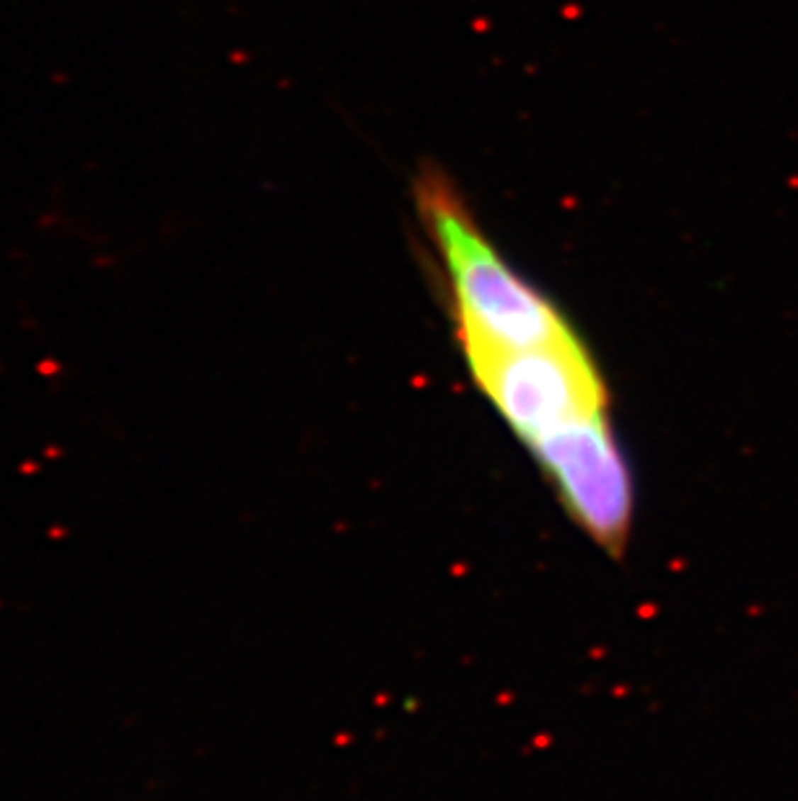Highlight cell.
<instances>
[{
  "instance_id": "obj_1",
  "label": "cell",
  "mask_w": 798,
  "mask_h": 801,
  "mask_svg": "<svg viewBox=\"0 0 798 801\" xmlns=\"http://www.w3.org/2000/svg\"><path fill=\"white\" fill-rule=\"evenodd\" d=\"M417 205L446 262L461 345L521 350L578 337L563 311L498 254L449 181L422 177Z\"/></svg>"
}]
</instances>
